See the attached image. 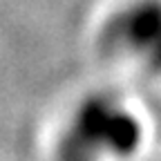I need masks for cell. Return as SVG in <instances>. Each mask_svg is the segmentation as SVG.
<instances>
[{
  "label": "cell",
  "mask_w": 161,
  "mask_h": 161,
  "mask_svg": "<svg viewBox=\"0 0 161 161\" xmlns=\"http://www.w3.org/2000/svg\"><path fill=\"white\" fill-rule=\"evenodd\" d=\"M114 34L134 56L161 67V3L148 0L128 9L119 18Z\"/></svg>",
  "instance_id": "2"
},
{
  "label": "cell",
  "mask_w": 161,
  "mask_h": 161,
  "mask_svg": "<svg viewBox=\"0 0 161 161\" xmlns=\"http://www.w3.org/2000/svg\"><path fill=\"white\" fill-rule=\"evenodd\" d=\"M136 121L105 98H92L74 119L69 134L63 139V161H92L98 150L130 154L139 146Z\"/></svg>",
  "instance_id": "1"
}]
</instances>
